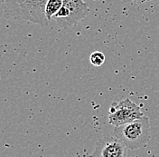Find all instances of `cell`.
Masks as SVG:
<instances>
[{
  "instance_id": "52a82bcc",
  "label": "cell",
  "mask_w": 159,
  "mask_h": 157,
  "mask_svg": "<svg viewBox=\"0 0 159 157\" xmlns=\"http://www.w3.org/2000/svg\"><path fill=\"white\" fill-rule=\"evenodd\" d=\"M105 55L101 51H95L89 56V62L94 66H101L105 63Z\"/></svg>"
},
{
  "instance_id": "ba28073f",
  "label": "cell",
  "mask_w": 159,
  "mask_h": 157,
  "mask_svg": "<svg viewBox=\"0 0 159 157\" xmlns=\"http://www.w3.org/2000/svg\"><path fill=\"white\" fill-rule=\"evenodd\" d=\"M150 0H135L134 1V4H142V3H145V2H148Z\"/></svg>"
},
{
  "instance_id": "3957f363",
  "label": "cell",
  "mask_w": 159,
  "mask_h": 157,
  "mask_svg": "<svg viewBox=\"0 0 159 157\" xmlns=\"http://www.w3.org/2000/svg\"><path fill=\"white\" fill-rule=\"evenodd\" d=\"M89 14V7L83 0H64L62 7L53 18L60 28L68 29L87 17Z\"/></svg>"
},
{
  "instance_id": "277c9868",
  "label": "cell",
  "mask_w": 159,
  "mask_h": 157,
  "mask_svg": "<svg viewBox=\"0 0 159 157\" xmlns=\"http://www.w3.org/2000/svg\"><path fill=\"white\" fill-rule=\"evenodd\" d=\"M143 116L140 106L129 98L112 103L109 109V123L115 127L127 125Z\"/></svg>"
},
{
  "instance_id": "30bf717a",
  "label": "cell",
  "mask_w": 159,
  "mask_h": 157,
  "mask_svg": "<svg viewBox=\"0 0 159 157\" xmlns=\"http://www.w3.org/2000/svg\"><path fill=\"white\" fill-rule=\"evenodd\" d=\"M5 1H6V0H1V4H3V3H4Z\"/></svg>"
},
{
  "instance_id": "6da1fadb",
  "label": "cell",
  "mask_w": 159,
  "mask_h": 157,
  "mask_svg": "<svg viewBox=\"0 0 159 157\" xmlns=\"http://www.w3.org/2000/svg\"><path fill=\"white\" fill-rule=\"evenodd\" d=\"M4 13L12 18L25 20L40 26H47L43 0H6L2 4Z\"/></svg>"
},
{
  "instance_id": "8fae6325",
  "label": "cell",
  "mask_w": 159,
  "mask_h": 157,
  "mask_svg": "<svg viewBox=\"0 0 159 157\" xmlns=\"http://www.w3.org/2000/svg\"><path fill=\"white\" fill-rule=\"evenodd\" d=\"M46 1H47V0H43V2H44V5H45V3H46Z\"/></svg>"
},
{
  "instance_id": "9c48e42d",
  "label": "cell",
  "mask_w": 159,
  "mask_h": 157,
  "mask_svg": "<svg viewBox=\"0 0 159 157\" xmlns=\"http://www.w3.org/2000/svg\"><path fill=\"white\" fill-rule=\"evenodd\" d=\"M122 1H125V2H133L134 3L135 0H122Z\"/></svg>"
},
{
  "instance_id": "8992f818",
  "label": "cell",
  "mask_w": 159,
  "mask_h": 157,
  "mask_svg": "<svg viewBox=\"0 0 159 157\" xmlns=\"http://www.w3.org/2000/svg\"><path fill=\"white\" fill-rule=\"evenodd\" d=\"M64 0H47L44 5V13L47 19L52 20L63 6Z\"/></svg>"
},
{
  "instance_id": "7a4b0ae2",
  "label": "cell",
  "mask_w": 159,
  "mask_h": 157,
  "mask_svg": "<svg viewBox=\"0 0 159 157\" xmlns=\"http://www.w3.org/2000/svg\"><path fill=\"white\" fill-rule=\"evenodd\" d=\"M114 135L120 139L128 149L146 147L151 137V125L147 116L139 118L114 129Z\"/></svg>"
},
{
  "instance_id": "5b68a950",
  "label": "cell",
  "mask_w": 159,
  "mask_h": 157,
  "mask_svg": "<svg viewBox=\"0 0 159 157\" xmlns=\"http://www.w3.org/2000/svg\"><path fill=\"white\" fill-rule=\"evenodd\" d=\"M89 157H128V148L114 135H105L96 143Z\"/></svg>"
}]
</instances>
